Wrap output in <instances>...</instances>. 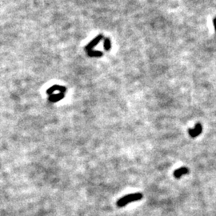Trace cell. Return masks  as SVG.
<instances>
[{"label": "cell", "mask_w": 216, "mask_h": 216, "mask_svg": "<svg viewBox=\"0 0 216 216\" xmlns=\"http://www.w3.org/2000/svg\"><path fill=\"white\" fill-rule=\"evenodd\" d=\"M189 169L187 167H186V166H182V167H179V169L175 170V171L173 172V175H174V177L175 179H180V178L182 177L183 175H187L189 173Z\"/></svg>", "instance_id": "cell-3"}, {"label": "cell", "mask_w": 216, "mask_h": 216, "mask_svg": "<svg viewBox=\"0 0 216 216\" xmlns=\"http://www.w3.org/2000/svg\"><path fill=\"white\" fill-rule=\"evenodd\" d=\"M213 24H214V27H215V31L216 32V17L213 19Z\"/></svg>", "instance_id": "cell-5"}, {"label": "cell", "mask_w": 216, "mask_h": 216, "mask_svg": "<svg viewBox=\"0 0 216 216\" xmlns=\"http://www.w3.org/2000/svg\"><path fill=\"white\" fill-rule=\"evenodd\" d=\"M111 41L109 40L108 39H106L105 42H104V48H105L106 50H109L110 49H111Z\"/></svg>", "instance_id": "cell-4"}, {"label": "cell", "mask_w": 216, "mask_h": 216, "mask_svg": "<svg viewBox=\"0 0 216 216\" xmlns=\"http://www.w3.org/2000/svg\"><path fill=\"white\" fill-rule=\"evenodd\" d=\"M143 198V194H142L141 192H136V193L127 194V195L122 197L121 199H119L117 201L116 205L119 207H123L126 205H127L128 203L136 202V201H139Z\"/></svg>", "instance_id": "cell-1"}, {"label": "cell", "mask_w": 216, "mask_h": 216, "mask_svg": "<svg viewBox=\"0 0 216 216\" xmlns=\"http://www.w3.org/2000/svg\"><path fill=\"white\" fill-rule=\"evenodd\" d=\"M202 132V127L200 122H197L194 128H189L188 134L191 138H196Z\"/></svg>", "instance_id": "cell-2"}]
</instances>
